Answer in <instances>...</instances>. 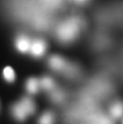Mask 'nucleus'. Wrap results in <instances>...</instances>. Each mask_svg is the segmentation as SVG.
<instances>
[{"label":"nucleus","mask_w":123,"mask_h":124,"mask_svg":"<svg viewBox=\"0 0 123 124\" xmlns=\"http://www.w3.org/2000/svg\"><path fill=\"white\" fill-rule=\"evenodd\" d=\"M3 77L5 80L9 82V83H12L15 79V73L14 70L12 69L10 67H7L4 68L3 70Z\"/></svg>","instance_id":"12"},{"label":"nucleus","mask_w":123,"mask_h":124,"mask_svg":"<svg viewBox=\"0 0 123 124\" xmlns=\"http://www.w3.org/2000/svg\"><path fill=\"white\" fill-rule=\"evenodd\" d=\"M73 1H74L75 2H77V3H84L87 0H73Z\"/></svg>","instance_id":"14"},{"label":"nucleus","mask_w":123,"mask_h":124,"mask_svg":"<svg viewBox=\"0 0 123 124\" xmlns=\"http://www.w3.org/2000/svg\"><path fill=\"white\" fill-rule=\"evenodd\" d=\"M21 104L22 105L23 107L25 108V110H27L28 115H33L35 112L36 106L35 102L33 101V99L30 97H23L20 99Z\"/></svg>","instance_id":"7"},{"label":"nucleus","mask_w":123,"mask_h":124,"mask_svg":"<svg viewBox=\"0 0 123 124\" xmlns=\"http://www.w3.org/2000/svg\"><path fill=\"white\" fill-rule=\"evenodd\" d=\"M26 88L27 91L31 94H35L38 93L40 88V83L39 80L36 78H28L27 83H26Z\"/></svg>","instance_id":"6"},{"label":"nucleus","mask_w":123,"mask_h":124,"mask_svg":"<svg viewBox=\"0 0 123 124\" xmlns=\"http://www.w3.org/2000/svg\"><path fill=\"white\" fill-rule=\"evenodd\" d=\"M39 83H40V87L45 90V91H51L52 90L54 89V86H55L54 81L51 77H48V76L43 77L39 80Z\"/></svg>","instance_id":"9"},{"label":"nucleus","mask_w":123,"mask_h":124,"mask_svg":"<svg viewBox=\"0 0 123 124\" xmlns=\"http://www.w3.org/2000/svg\"><path fill=\"white\" fill-rule=\"evenodd\" d=\"M82 23L78 18H70L57 27L56 36L62 43H70L74 40L81 30Z\"/></svg>","instance_id":"1"},{"label":"nucleus","mask_w":123,"mask_h":124,"mask_svg":"<svg viewBox=\"0 0 123 124\" xmlns=\"http://www.w3.org/2000/svg\"><path fill=\"white\" fill-rule=\"evenodd\" d=\"M46 47H47V45H46V43L43 39H35L31 42L30 51L29 52L34 57L39 58L42 57L45 54L46 51Z\"/></svg>","instance_id":"2"},{"label":"nucleus","mask_w":123,"mask_h":124,"mask_svg":"<svg viewBox=\"0 0 123 124\" xmlns=\"http://www.w3.org/2000/svg\"><path fill=\"white\" fill-rule=\"evenodd\" d=\"M48 64L50 67L54 70L62 72V70L66 67L67 62L66 59H64L63 58L59 56V55H52L51 57H50L48 60Z\"/></svg>","instance_id":"4"},{"label":"nucleus","mask_w":123,"mask_h":124,"mask_svg":"<svg viewBox=\"0 0 123 124\" xmlns=\"http://www.w3.org/2000/svg\"><path fill=\"white\" fill-rule=\"evenodd\" d=\"M50 96H51V99L52 101L58 103V102H61L62 101H63V99H65V93L62 90L53 89L51 91V95Z\"/></svg>","instance_id":"10"},{"label":"nucleus","mask_w":123,"mask_h":124,"mask_svg":"<svg viewBox=\"0 0 123 124\" xmlns=\"http://www.w3.org/2000/svg\"><path fill=\"white\" fill-rule=\"evenodd\" d=\"M111 115L114 118H120L123 115V102H116L111 105L109 109Z\"/></svg>","instance_id":"8"},{"label":"nucleus","mask_w":123,"mask_h":124,"mask_svg":"<svg viewBox=\"0 0 123 124\" xmlns=\"http://www.w3.org/2000/svg\"><path fill=\"white\" fill-rule=\"evenodd\" d=\"M62 0H42V2L46 5V7H51V8H55L58 7V5L61 3Z\"/></svg>","instance_id":"13"},{"label":"nucleus","mask_w":123,"mask_h":124,"mask_svg":"<svg viewBox=\"0 0 123 124\" xmlns=\"http://www.w3.org/2000/svg\"><path fill=\"white\" fill-rule=\"evenodd\" d=\"M10 111H11L13 117L18 121H24L29 115L20 102L13 104L10 108Z\"/></svg>","instance_id":"5"},{"label":"nucleus","mask_w":123,"mask_h":124,"mask_svg":"<svg viewBox=\"0 0 123 124\" xmlns=\"http://www.w3.org/2000/svg\"><path fill=\"white\" fill-rule=\"evenodd\" d=\"M54 116L51 111H46L42 115L38 120V124H54Z\"/></svg>","instance_id":"11"},{"label":"nucleus","mask_w":123,"mask_h":124,"mask_svg":"<svg viewBox=\"0 0 123 124\" xmlns=\"http://www.w3.org/2000/svg\"><path fill=\"white\" fill-rule=\"evenodd\" d=\"M32 40L30 39V37L24 35V34H21L18 35L16 39H15V46L17 50L22 53H27L30 51V45Z\"/></svg>","instance_id":"3"}]
</instances>
